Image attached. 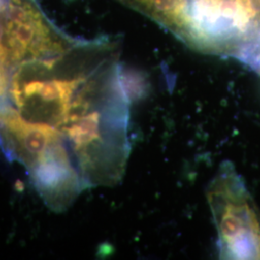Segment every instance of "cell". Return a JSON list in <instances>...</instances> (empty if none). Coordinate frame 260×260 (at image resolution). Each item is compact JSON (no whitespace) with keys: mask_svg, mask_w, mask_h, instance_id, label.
<instances>
[{"mask_svg":"<svg viewBox=\"0 0 260 260\" xmlns=\"http://www.w3.org/2000/svg\"><path fill=\"white\" fill-rule=\"evenodd\" d=\"M120 55L115 41L75 40L57 55L17 66L3 102L25 121L57 131L78 166L101 165L130 141Z\"/></svg>","mask_w":260,"mask_h":260,"instance_id":"cell-1","label":"cell"},{"mask_svg":"<svg viewBox=\"0 0 260 260\" xmlns=\"http://www.w3.org/2000/svg\"><path fill=\"white\" fill-rule=\"evenodd\" d=\"M210 55L242 54L260 38V0H121Z\"/></svg>","mask_w":260,"mask_h":260,"instance_id":"cell-2","label":"cell"},{"mask_svg":"<svg viewBox=\"0 0 260 260\" xmlns=\"http://www.w3.org/2000/svg\"><path fill=\"white\" fill-rule=\"evenodd\" d=\"M220 258L260 259V211L231 163L221 165L207 191Z\"/></svg>","mask_w":260,"mask_h":260,"instance_id":"cell-3","label":"cell"},{"mask_svg":"<svg viewBox=\"0 0 260 260\" xmlns=\"http://www.w3.org/2000/svg\"><path fill=\"white\" fill-rule=\"evenodd\" d=\"M3 19L11 72L24 62L57 55L75 42L47 25L39 11L25 0H11Z\"/></svg>","mask_w":260,"mask_h":260,"instance_id":"cell-4","label":"cell"},{"mask_svg":"<svg viewBox=\"0 0 260 260\" xmlns=\"http://www.w3.org/2000/svg\"><path fill=\"white\" fill-rule=\"evenodd\" d=\"M244 63L248 64L260 75V43L251 49L249 55L244 60Z\"/></svg>","mask_w":260,"mask_h":260,"instance_id":"cell-5","label":"cell"}]
</instances>
